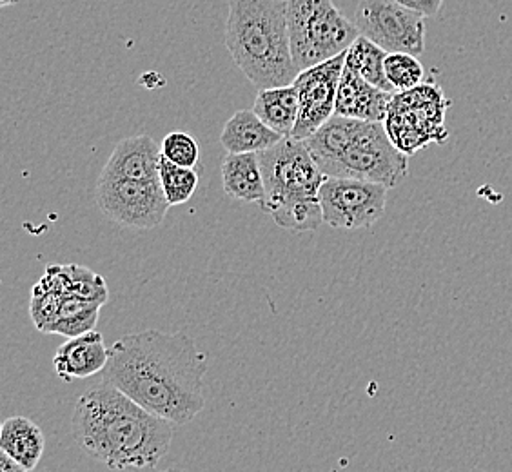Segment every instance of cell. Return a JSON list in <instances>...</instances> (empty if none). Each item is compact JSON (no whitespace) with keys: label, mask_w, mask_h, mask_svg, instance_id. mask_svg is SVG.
<instances>
[{"label":"cell","mask_w":512,"mask_h":472,"mask_svg":"<svg viewBox=\"0 0 512 472\" xmlns=\"http://www.w3.org/2000/svg\"><path fill=\"white\" fill-rule=\"evenodd\" d=\"M206 373V353L191 336L149 329L109 347L102 380L173 425H186L206 407Z\"/></svg>","instance_id":"6da1fadb"},{"label":"cell","mask_w":512,"mask_h":472,"mask_svg":"<svg viewBox=\"0 0 512 472\" xmlns=\"http://www.w3.org/2000/svg\"><path fill=\"white\" fill-rule=\"evenodd\" d=\"M71 431L93 460L120 472L155 467L169 453L175 425L102 380L80 396Z\"/></svg>","instance_id":"7a4b0ae2"},{"label":"cell","mask_w":512,"mask_h":472,"mask_svg":"<svg viewBox=\"0 0 512 472\" xmlns=\"http://www.w3.org/2000/svg\"><path fill=\"white\" fill-rule=\"evenodd\" d=\"M226 46L258 89L289 86L300 73L291 51L287 0H229Z\"/></svg>","instance_id":"3957f363"},{"label":"cell","mask_w":512,"mask_h":472,"mask_svg":"<svg viewBox=\"0 0 512 472\" xmlns=\"http://www.w3.org/2000/svg\"><path fill=\"white\" fill-rule=\"evenodd\" d=\"M258 157L266 184V198L260 207L276 226L291 233H311L324 224L320 187L325 175L306 144L282 138Z\"/></svg>","instance_id":"277c9868"},{"label":"cell","mask_w":512,"mask_h":472,"mask_svg":"<svg viewBox=\"0 0 512 472\" xmlns=\"http://www.w3.org/2000/svg\"><path fill=\"white\" fill-rule=\"evenodd\" d=\"M287 28L300 71L345 53L360 37L356 22L345 19L335 0H287Z\"/></svg>","instance_id":"5b68a950"},{"label":"cell","mask_w":512,"mask_h":472,"mask_svg":"<svg viewBox=\"0 0 512 472\" xmlns=\"http://www.w3.org/2000/svg\"><path fill=\"white\" fill-rule=\"evenodd\" d=\"M451 100L434 82H422L407 91H396L387 109L385 131L396 148L407 157L429 148L431 144H445L449 131L445 128V113Z\"/></svg>","instance_id":"8992f818"},{"label":"cell","mask_w":512,"mask_h":472,"mask_svg":"<svg viewBox=\"0 0 512 472\" xmlns=\"http://www.w3.org/2000/svg\"><path fill=\"white\" fill-rule=\"evenodd\" d=\"M407 175L409 157L391 142L384 122L356 120L342 155L325 177L358 178L393 189Z\"/></svg>","instance_id":"52a82bcc"},{"label":"cell","mask_w":512,"mask_h":472,"mask_svg":"<svg viewBox=\"0 0 512 472\" xmlns=\"http://www.w3.org/2000/svg\"><path fill=\"white\" fill-rule=\"evenodd\" d=\"M389 187L358 178L325 177L320 187L324 224L355 231L375 226L384 217Z\"/></svg>","instance_id":"ba28073f"},{"label":"cell","mask_w":512,"mask_h":472,"mask_svg":"<svg viewBox=\"0 0 512 472\" xmlns=\"http://www.w3.org/2000/svg\"><path fill=\"white\" fill-rule=\"evenodd\" d=\"M356 26L360 35L373 40L387 53L420 57L425 51L424 15L396 0H362L356 10Z\"/></svg>","instance_id":"9c48e42d"},{"label":"cell","mask_w":512,"mask_h":472,"mask_svg":"<svg viewBox=\"0 0 512 472\" xmlns=\"http://www.w3.org/2000/svg\"><path fill=\"white\" fill-rule=\"evenodd\" d=\"M97 206L104 215L120 226L133 229H153L164 222L169 202L160 180L158 182H133L99 178Z\"/></svg>","instance_id":"30bf717a"},{"label":"cell","mask_w":512,"mask_h":472,"mask_svg":"<svg viewBox=\"0 0 512 472\" xmlns=\"http://www.w3.org/2000/svg\"><path fill=\"white\" fill-rule=\"evenodd\" d=\"M345 53L298 73L293 84L298 89L300 111L291 135L293 140L304 142L313 137L335 115L336 95L345 68Z\"/></svg>","instance_id":"8fae6325"},{"label":"cell","mask_w":512,"mask_h":472,"mask_svg":"<svg viewBox=\"0 0 512 472\" xmlns=\"http://www.w3.org/2000/svg\"><path fill=\"white\" fill-rule=\"evenodd\" d=\"M160 158V146L149 135L124 138L113 149L100 178L158 182Z\"/></svg>","instance_id":"7c38bea8"},{"label":"cell","mask_w":512,"mask_h":472,"mask_svg":"<svg viewBox=\"0 0 512 472\" xmlns=\"http://www.w3.org/2000/svg\"><path fill=\"white\" fill-rule=\"evenodd\" d=\"M109 349L104 344V336L97 331L86 335L73 336L60 345L53 358L55 373L62 382L84 380L106 369Z\"/></svg>","instance_id":"4fadbf2b"},{"label":"cell","mask_w":512,"mask_h":472,"mask_svg":"<svg viewBox=\"0 0 512 472\" xmlns=\"http://www.w3.org/2000/svg\"><path fill=\"white\" fill-rule=\"evenodd\" d=\"M393 95L344 68L336 95L335 115L364 122H384Z\"/></svg>","instance_id":"5bb4252c"},{"label":"cell","mask_w":512,"mask_h":472,"mask_svg":"<svg viewBox=\"0 0 512 472\" xmlns=\"http://www.w3.org/2000/svg\"><path fill=\"white\" fill-rule=\"evenodd\" d=\"M222 184L227 197L262 206L266 184L258 153H227L222 162Z\"/></svg>","instance_id":"9a60e30c"},{"label":"cell","mask_w":512,"mask_h":472,"mask_svg":"<svg viewBox=\"0 0 512 472\" xmlns=\"http://www.w3.org/2000/svg\"><path fill=\"white\" fill-rule=\"evenodd\" d=\"M282 135L262 122L253 109H242L229 118L220 135L227 153H264L276 146Z\"/></svg>","instance_id":"2e32d148"},{"label":"cell","mask_w":512,"mask_h":472,"mask_svg":"<svg viewBox=\"0 0 512 472\" xmlns=\"http://www.w3.org/2000/svg\"><path fill=\"white\" fill-rule=\"evenodd\" d=\"M46 438L39 425L24 416H13L0 427V451L10 454L13 460L33 471L44 454Z\"/></svg>","instance_id":"e0dca14e"},{"label":"cell","mask_w":512,"mask_h":472,"mask_svg":"<svg viewBox=\"0 0 512 472\" xmlns=\"http://www.w3.org/2000/svg\"><path fill=\"white\" fill-rule=\"evenodd\" d=\"M253 111L273 131L284 138H291L300 111L298 89L295 84L282 88L258 89Z\"/></svg>","instance_id":"ac0fdd59"},{"label":"cell","mask_w":512,"mask_h":472,"mask_svg":"<svg viewBox=\"0 0 512 472\" xmlns=\"http://www.w3.org/2000/svg\"><path fill=\"white\" fill-rule=\"evenodd\" d=\"M387 55L389 53L382 50L373 40L360 35L345 53V68L355 71L356 75H360L362 79L367 80L376 88L394 93L393 86L389 84L387 75H385Z\"/></svg>","instance_id":"d6986e66"},{"label":"cell","mask_w":512,"mask_h":472,"mask_svg":"<svg viewBox=\"0 0 512 472\" xmlns=\"http://www.w3.org/2000/svg\"><path fill=\"white\" fill-rule=\"evenodd\" d=\"M100 302H93L82 296L66 295L60 302V313L57 324L53 325L51 335L73 336L86 335L95 331L99 322Z\"/></svg>","instance_id":"ffe728a7"},{"label":"cell","mask_w":512,"mask_h":472,"mask_svg":"<svg viewBox=\"0 0 512 472\" xmlns=\"http://www.w3.org/2000/svg\"><path fill=\"white\" fill-rule=\"evenodd\" d=\"M158 180L169 206H182L195 195L198 187V173L195 168H182L168 158H160Z\"/></svg>","instance_id":"44dd1931"},{"label":"cell","mask_w":512,"mask_h":472,"mask_svg":"<svg viewBox=\"0 0 512 472\" xmlns=\"http://www.w3.org/2000/svg\"><path fill=\"white\" fill-rule=\"evenodd\" d=\"M59 271L68 295L82 296L100 304L108 302V286L102 276L77 264L59 266Z\"/></svg>","instance_id":"7402d4cb"},{"label":"cell","mask_w":512,"mask_h":472,"mask_svg":"<svg viewBox=\"0 0 512 472\" xmlns=\"http://www.w3.org/2000/svg\"><path fill=\"white\" fill-rule=\"evenodd\" d=\"M385 75L396 93L420 86L425 79V69L411 53H389L385 59Z\"/></svg>","instance_id":"603a6c76"},{"label":"cell","mask_w":512,"mask_h":472,"mask_svg":"<svg viewBox=\"0 0 512 472\" xmlns=\"http://www.w3.org/2000/svg\"><path fill=\"white\" fill-rule=\"evenodd\" d=\"M160 151L162 157L168 158L169 162L182 168H195L200 158L197 140L186 131H171L162 140Z\"/></svg>","instance_id":"cb8c5ba5"},{"label":"cell","mask_w":512,"mask_h":472,"mask_svg":"<svg viewBox=\"0 0 512 472\" xmlns=\"http://www.w3.org/2000/svg\"><path fill=\"white\" fill-rule=\"evenodd\" d=\"M396 2L424 17H436L444 6V0H396Z\"/></svg>","instance_id":"d4e9b609"},{"label":"cell","mask_w":512,"mask_h":472,"mask_svg":"<svg viewBox=\"0 0 512 472\" xmlns=\"http://www.w3.org/2000/svg\"><path fill=\"white\" fill-rule=\"evenodd\" d=\"M0 472H26L17 460H13L10 454L0 451Z\"/></svg>","instance_id":"484cf974"},{"label":"cell","mask_w":512,"mask_h":472,"mask_svg":"<svg viewBox=\"0 0 512 472\" xmlns=\"http://www.w3.org/2000/svg\"><path fill=\"white\" fill-rule=\"evenodd\" d=\"M120 472H186L180 471V469H168V471H158L155 467H149V469H131V471H120Z\"/></svg>","instance_id":"4316f807"},{"label":"cell","mask_w":512,"mask_h":472,"mask_svg":"<svg viewBox=\"0 0 512 472\" xmlns=\"http://www.w3.org/2000/svg\"><path fill=\"white\" fill-rule=\"evenodd\" d=\"M15 2H17V0H0V6H2V8H6V6H10V4H15Z\"/></svg>","instance_id":"83f0119b"},{"label":"cell","mask_w":512,"mask_h":472,"mask_svg":"<svg viewBox=\"0 0 512 472\" xmlns=\"http://www.w3.org/2000/svg\"><path fill=\"white\" fill-rule=\"evenodd\" d=\"M26 472H33V471H26Z\"/></svg>","instance_id":"f1b7e54d"}]
</instances>
